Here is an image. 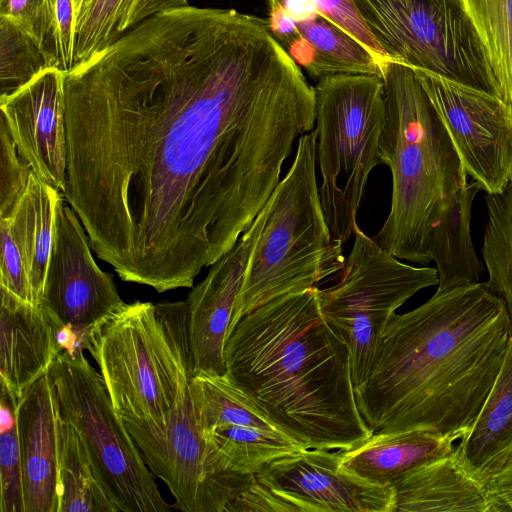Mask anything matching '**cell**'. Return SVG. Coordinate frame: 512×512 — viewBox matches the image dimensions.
Here are the masks:
<instances>
[{
	"label": "cell",
	"mask_w": 512,
	"mask_h": 512,
	"mask_svg": "<svg viewBox=\"0 0 512 512\" xmlns=\"http://www.w3.org/2000/svg\"><path fill=\"white\" fill-rule=\"evenodd\" d=\"M67 183L91 249L162 293L249 229L315 92L266 21L233 9L157 13L64 73Z\"/></svg>",
	"instance_id": "cell-1"
},
{
	"label": "cell",
	"mask_w": 512,
	"mask_h": 512,
	"mask_svg": "<svg viewBox=\"0 0 512 512\" xmlns=\"http://www.w3.org/2000/svg\"><path fill=\"white\" fill-rule=\"evenodd\" d=\"M511 334L506 305L486 282L437 290L412 311L395 313L369 376L355 388L367 427L462 439L497 377Z\"/></svg>",
	"instance_id": "cell-2"
},
{
	"label": "cell",
	"mask_w": 512,
	"mask_h": 512,
	"mask_svg": "<svg viewBox=\"0 0 512 512\" xmlns=\"http://www.w3.org/2000/svg\"><path fill=\"white\" fill-rule=\"evenodd\" d=\"M224 358L226 374L305 447L348 450L373 434L357 407L349 351L323 314L318 287L243 316Z\"/></svg>",
	"instance_id": "cell-3"
},
{
	"label": "cell",
	"mask_w": 512,
	"mask_h": 512,
	"mask_svg": "<svg viewBox=\"0 0 512 512\" xmlns=\"http://www.w3.org/2000/svg\"><path fill=\"white\" fill-rule=\"evenodd\" d=\"M386 119L380 137L382 164L392 175L391 208L373 240L398 259L431 262V232L467 175L450 135L415 69L380 63Z\"/></svg>",
	"instance_id": "cell-4"
},
{
	"label": "cell",
	"mask_w": 512,
	"mask_h": 512,
	"mask_svg": "<svg viewBox=\"0 0 512 512\" xmlns=\"http://www.w3.org/2000/svg\"><path fill=\"white\" fill-rule=\"evenodd\" d=\"M229 333L246 314L279 296L317 287L342 270V243L328 229L316 182V133L299 137L294 161L265 204Z\"/></svg>",
	"instance_id": "cell-5"
},
{
	"label": "cell",
	"mask_w": 512,
	"mask_h": 512,
	"mask_svg": "<svg viewBox=\"0 0 512 512\" xmlns=\"http://www.w3.org/2000/svg\"><path fill=\"white\" fill-rule=\"evenodd\" d=\"M85 349L123 420H161L193 376L184 301L125 303L89 330Z\"/></svg>",
	"instance_id": "cell-6"
},
{
	"label": "cell",
	"mask_w": 512,
	"mask_h": 512,
	"mask_svg": "<svg viewBox=\"0 0 512 512\" xmlns=\"http://www.w3.org/2000/svg\"><path fill=\"white\" fill-rule=\"evenodd\" d=\"M314 92L320 201L332 238L343 244L357 224L369 174L382 163L384 83L375 74H336L317 81Z\"/></svg>",
	"instance_id": "cell-7"
},
{
	"label": "cell",
	"mask_w": 512,
	"mask_h": 512,
	"mask_svg": "<svg viewBox=\"0 0 512 512\" xmlns=\"http://www.w3.org/2000/svg\"><path fill=\"white\" fill-rule=\"evenodd\" d=\"M59 417L84 443L120 512H167L155 476L83 350L63 349L48 372Z\"/></svg>",
	"instance_id": "cell-8"
},
{
	"label": "cell",
	"mask_w": 512,
	"mask_h": 512,
	"mask_svg": "<svg viewBox=\"0 0 512 512\" xmlns=\"http://www.w3.org/2000/svg\"><path fill=\"white\" fill-rule=\"evenodd\" d=\"M355 3L392 60L502 99L487 50L462 0Z\"/></svg>",
	"instance_id": "cell-9"
},
{
	"label": "cell",
	"mask_w": 512,
	"mask_h": 512,
	"mask_svg": "<svg viewBox=\"0 0 512 512\" xmlns=\"http://www.w3.org/2000/svg\"><path fill=\"white\" fill-rule=\"evenodd\" d=\"M338 283L319 289L321 309L344 341L354 387L369 376L395 311L422 289L438 285L436 268L414 267L382 249L356 224Z\"/></svg>",
	"instance_id": "cell-10"
},
{
	"label": "cell",
	"mask_w": 512,
	"mask_h": 512,
	"mask_svg": "<svg viewBox=\"0 0 512 512\" xmlns=\"http://www.w3.org/2000/svg\"><path fill=\"white\" fill-rule=\"evenodd\" d=\"M155 477L184 512H226L256 479L231 470L204 437L196 419L189 384L159 421L123 420Z\"/></svg>",
	"instance_id": "cell-11"
},
{
	"label": "cell",
	"mask_w": 512,
	"mask_h": 512,
	"mask_svg": "<svg viewBox=\"0 0 512 512\" xmlns=\"http://www.w3.org/2000/svg\"><path fill=\"white\" fill-rule=\"evenodd\" d=\"M432 99L464 171L486 194L512 175V107L497 96L414 68Z\"/></svg>",
	"instance_id": "cell-12"
},
{
	"label": "cell",
	"mask_w": 512,
	"mask_h": 512,
	"mask_svg": "<svg viewBox=\"0 0 512 512\" xmlns=\"http://www.w3.org/2000/svg\"><path fill=\"white\" fill-rule=\"evenodd\" d=\"M87 233L62 196L56 206L51 254L38 302L58 328L85 339L89 330L119 310L113 277L102 271L90 251Z\"/></svg>",
	"instance_id": "cell-13"
},
{
	"label": "cell",
	"mask_w": 512,
	"mask_h": 512,
	"mask_svg": "<svg viewBox=\"0 0 512 512\" xmlns=\"http://www.w3.org/2000/svg\"><path fill=\"white\" fill-rule=\"evenodd\" d=\"M259 483L298 512H394L392 486L370 483L341 466V450L303 448L264 466Z\"/></svg>",
	"instance_id": "cell-14"
},
{
	"label": "cell",
	"mask_w": 512,
	"mask_h": 512,
	"mask_svg": "<svg viewBox=\"0 0 512 512\" xmlns=\"http://www.w3.org/2000/svg\"><path fill=\"white\" fill-rule=\"evenodd\" d=\"M267 216L264 206L236 244L209 266L184 300L193 375L226 374L225 345L252 249Z\"/></svg>",
	"instance_id": "cell-15"
},
{
	"label": "cell",
	"mask_w": 512,
	"mask_h": 512,
	"mask_svg": "<svg viewBox=\"0 0 512 512\" xmlns=\"http://www.w3.org/2000/svg\"><path fill=\"white\" fill-rule=\"evenodd\" d=\"M3 120L33 173L62 196L67 183L64 72L48 68L0 99Z\"/></svg>",
	"instance_id": "cell-16"
},
{
	"label": "cell",
	"mask_w": 512,
	"mask_h": 512,
	"mask_svg": "<svg viewBox=\"0 0 512 512\" xmlns=\"http://www.w3.org/2000/svg\"><path fill=\"white\" fill-rule=\"evenodd\" d=\"M268 2L269 32L312 78L319 81L336 74H381L383 60L320 13L311 0Z\"/></svg>",
	"instance_id": "cell-17"
},
{
	"label": "cell",
	"mask_w": 512,
	"mask_h": 512,
	"mask_svg": "<svg viewBox=\"0 0 512 512\" xmlns=\"http://www.w3.org/2000/svg\"><path fill=\"white\" fill-rule=\"evenodd\" d=\"M0 382L17 400L48 374L62 351L58 327L39 305L0 287Z\"/></svg>",
	"instance_id": "cell-18"
},
{
	"label": "cell",
	"mask_w": 512,
	"mask_h": 512,
	"mask_svg": "<svg viewBox=\"0 0 512 512\" xmlns=\"http://www.w3.org/2000/svg\"><path fill=\"white\" fill-rule=\"evenodd\" d=\"M25 512H57L58 411L48 375L17 400Z\"/></svg>",
	"instance_id": "cell-19"
},
{
	"label": "cell",
	"mask_w": 512,
	"mask_h": 512,
	"mask_svg": "<svg viewBox=\"0 0 512 512\" xmlns=\"http://www.w3.org/2000/svg\"><path fill=\"white\" fill-rule=\"evenodd\" d=\"M392 487L394 512H496L483 482L460 460L456 447L409 471Z\"/></svg>",
	"instance_id": "cell-20"
},
{
	"label": "cell",
	"mask_w": 512,
	"mask_h": 512,
	"mask_svg": "<svg viewBox=\"0 0 512 512\" xmlns=\"http://www.w3.org/2000/svg\"><path fill=\"white\" fill-rule=\"evenodd\" d=\"M454 449L452 440L427 431L373 433L360 444L341 450V466L370 483L392 486L414 468Z\"/></svg>",
	"instance_id": "cell-21"
},
{
	"label": "cell",
	"mask_w": 512,
	"mask_h": 512,
	"mask_svg": "<svg viewBox=\"0 0 512 512\" xmlns=\"http://www.w3.org/2000/svg\"><path fill=\"white\" fill-rule=\"evenodd\" d=\"M482 189L467 183L449 202L430 236L429 255L436 264L438 289L445 290L480 282L484 265L471 237L473 201Z\"/></svg>",
	"instance_id": "cell-22"
},
{
	"label": "cell",
	"mask_w": 512,
	"mask_h": 512,
	"mask_svg": "<svg viewBox=\"0 0 512 512\" xmlns=\"http://www.w3.org/2000/svg\"><path fill=\"white\" fill-rule=\"evenodd\" d=\"M511 450L512 334L500 370L485 402L470 431L456 446L460 460L479 479Z\"/></svg>",
	"instance_id": "cell-23"
},
{
	"label": "cell",
	"mask_w": 512,
	"mask_h": 512,
	"mask_svg": "<svg viewBox=\"0 0 512 512\" xmlns=\"http://www.w3.org/2000/svg\"><path fill=\"white\" fill-rule=\"evenodd\" d=\"M187 0H88L75 18L74 66L118 40L145 19Z\"/></svg>",
	"instance_id": "cell-24"
},
{
	"label": "cell",
	"mask_w": 512,
	"mask_h": 512,
	"mask_svg": "<svg viewBox=\"0 0 512 512\" xmlns=\"http://www.w3.org/2000/svg\"><path fill=\"white\" fill-rule=\"evenodd\" d=\"M62 195L31 174L27 190L9 218L21 249L36 305L40 300L51 254L56 206Z\"/></svg>",
	"instance_id": "cell-25"
},
{
	"label": "cell",
	"mask_w": 512,
	"mask_h": 512,
	"mask_svg": "<svg viewBox=\"0 0 512 512\" xmlns=\"http://www.w3.org/2000/svg\"><path fill=\"white\" fill-rule=\"evenodd\" d=\"M57 512H120L76 430L58 415Z\"/></svg>",
	"instance_id": "cell-26"
},
{
	"label": "cell",
	"mask_w": 512,
	"mask_h": 512,
	"mask_svg": "<svg viewBox=\"0 0 512 512\" xmlns=\"http://www.w3.org/2000/svg\"><path fill=\"white\" fill-rule=\"evenodd\" d=\"M189 392L201 429L242 425L282 432L227 374H194Z\"/></svg>",
	"instance_id": "cell-27"
},
{
	"label": "cell",
	"mask_w": 512,
	"mask_h": 512,
	"mask_svg": "<svg viewBox=\"0 0 512 512\" xmlns=\"http://www.w3.org/2000/svg\"><path fill=\"white\" fill-rule=\"evenodd\" d=\"M234 472L256 475L270 462L307 448L283 432L242 425L201 429Z\"/></svg>",
	"instance_id": "cell-28"
},
{
	"label": "cell",
	"mask_w": 512,
	"mask_h": 512,
	"mask_svg": "<svg viewBox=\"0 0 512 512\" xmlns=\"http://www.w3.org/2000/svg\"><path fill=\"white\" fill-rule=\"evenodd\" d=\"M487 218L482 257L489 289L506 305L512 320V175L502 192L486 194Z\"/></svg>",
	"instance_id": "cell-29"
},
{
	"label": "cell",
	"mask_w": 512,
	"mask_h": 512,
	"mask_svg": "<svg viewBox=\"0 0 512 512\" xmlns=\"http://www.w3.org/2000/svg\"><path fill=\"white\" fill-rule=\"evenodd\" d=\"M512 107V0H462Z\"/></svg>",
	"instance_id": "cell-30"
},
{
	"label": "cell",
	"mask_w": 512,
	"mask_h": 512,
	"mask_svg": "<svg viewBox=\"0 0 512 512\" xmlns=\"http://www.w3.org/2000/svg\"><path fill=\"white\" fill-rule=\"evenodd\" d=\"M54 68L41 42L17 22L0 16V99Z\"/></svg>",
	"instance_id": "cell-31"
},
{
	"label": "cell",
	"mask_w": 512,
	"mask_h": 512,
	"mask_svg": "<svg viewBox=\"0 0 512 512\" xmlns=\"http://www.w3.org/2000/svg\"><path fill=\"white\" fill-rule=\"evenodd\" d=\"M16 406L17 399L1 388L0 512H25L23 468Z\"/></svg>",
	"instance_id": "cell-32"
},
{
	"label": "cell",
	"mask_w": 512,
	"mask_h": 512,
	"mask_svg": "<svg viewBox=\"0 0 512 512\" xmlns=\"http://www.w3.org/2000/svg\"><path fill=\"white\" fill-rule=\"evenodd\" d=\"M0 219H9L22 200L33 173L0 119Z\"/></svg>",
	"instance_id": "cell-33"
},
{
	"label": "cell",
	"mask_w": 512,
	"mask_h": 512,
	"mask_svg": "<svg viewBox=\"0 0 512 512\" xmlns=\"http://www.w3.org/2000/svg\"><path fill=\"white\" fill-rule=\"evenodd\" d=\"M0 16L9 18L43 45L51 64L58 68L52 41V12L50 0H0Z\"/></svg>",
	"instance_id": "cell-34"
},
{
	"label": "cell",
	"mask_w": 512,
	"mask_h": 512,
	"mask_svg": "<svg viewBox=\"0 0 512 512\" xmlns=\"http://www.w3.org/2000/svg\"><path fill=\"white\" fill-rule=\"evenodd\" d=\"M0 287L19 299L35 304L26 265L9 219H0Z\"/></svg>",
	"instance_id": "cell-35"
},
{
	"label": "cell",
	"mask_w": 512,
	"mask_h": 512,
	"mask_svg": "<svg viewBox=\"0 0 512 512\" xmlns=\"http://www.w3.org/2000/svg\"><path fill=\"white\" fill-rule=\"evenodd\" d=\"M318 11L341 27L381 60L389 58L361 17L355 0H311Z\"/></svg>",
	"instance_id": "cell-36"
},
{
	"label": "cell",
	"mask_w": 512,
	"mask_h": 512,
	"mask_svg": "<svg viewBox=\"0 0 512 512\" xmlns=\"http://www.w3.org/2000/svg\"><path fill=\"white\" fill-rule=\"evenodd\" d=\"M52 41L58 69L64 73L74 67L75 8L73 0H50Z\"/></svg>",
	"instance_id": "cell-37"
},
{
	"label": "cell",
	"mask_w": 512,
	"mask_h": 512,
	"mask_svg": "<svg viewBox=\"0 0 512 512\" xmlns=\"http://www.w3.org/2000/svg\"><path fill=\"white\" fill-rule=\"evenodd\" d=\"M294 512L270 489L255 481L227 507L226 512Z\"/></svg>",
	"instance_id": "cell-38"
},
{
	"label": "cell",
	"mask_w": 512,
	"mask_h": 512,
	"mask_svg": "<svg viewBox=\"0 0 512 512\" xmlns=\"http://www.w3.org/2000/svg\"><path fill=\"white\" fill-rule=\"evenodd\" d=\"M480 480L492 497L496 512H512V450Z\"/></svg>",
	"instance_id": "cell-39"
},
{
	"label": "cell",
	"mask_w": 512,
	"mask_h": 512,
	"mask_svg": "<svg viewBox=\"0 0 512 512\" xmlns=\"http://www.w3.org/2000/svg\"><path fill=\"white\" fill-rule=\"evenodd\" d=\"M87 1L88 0H73L74 8H75V18H76V15L81 10V8L86 4Z\"/></svg>",
	"instance_id": "cell-40"
}]
</instances>
